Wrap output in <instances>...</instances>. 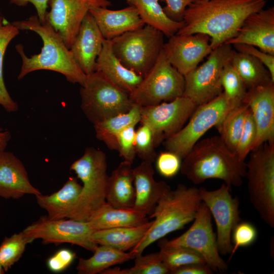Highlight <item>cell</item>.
<instances>
[{"label":"cell","mask_w":274,"mask_h":274,"mask_svg":"<svg viewBox=\"0 0 274 274\" xmlns=\"http://www.w3.org/2000/svg\"><path fill=\"white\" fill-rule=\"evenodd\" d=\"M267 0H197L186 8L183 26L176 34L203 33L213 50L234 37L250 14L264 9Z\"/></svg>","instance_id":"obj_1"},{"label":"cell","mask_w":274,"mask_h":274,"mask_svg":"<svg viewBox=\"0 0 274 274\" xmlns=\"http://www.w3.org/2000/svg\"><path fill=\"white\" fill-rule=\"evenodd\" d=\"M12 23L19 30L36 32L43 42L41 52L30 57L26 56L22 44L15 46L22 60L18 80L34 71L48 70L63 75L70 83L83 85L86 75L76 63L59 33L47 21L41 22L37 15H33L27 19Z\"/></svg>","instance_id":"obj_2"},{"label":"cell","mask_w":274,"mask_h":274,"mask_svg":"<svg viewBox=\"0 0 274 274\" xmlns=\"http://www.w3.org/2000/svg\"><path fill=\"white\" fill-rule=\"evenodd\" d=\"M182 160V174L196 185L217 179L230 187H239L246 176V162L238 159L219 135L199 140Z\"/></svg>","instance_id":"obj_3"},{"label":"cell","mask_w":274,"mask_h":274,"mask_svg":"<svg viewBox=\"0 0 274 274\" xmlns=\"http://www.w3.org/2000/svg\"><path fill=\"white\" fill-rule=\"evenodd\" d=\"M201 203L199 189L179 184L158 202L149 218H154L149 230L130 252L134 256L143 254L150 245L167 234L182 229L193 221Z\"/></svg>","instance_id":"obj_4"},{"label":"cell","mask_w":274,"mask_h":274,"mask_svg":"<svg viewBox=\"0 0 274 274\" xmlns=\"http://www.w3.org/2000/svg\"><path fill=\"white\" fill-rule=\"evenodd\" d=\"M82 182L81 192L68 219L87 222L106 202L108 180L107 156L102 151L86 148L70 166Z\"/></svg>","instance_id":"obj_5"},{"label":"cell","mask_w":274,"mask_h":274,"mask_svg":"<svg viewBox=\"0 0 274 274\" xmlns=\"http://www.w3.org/2000/svg\"><path fill=\"white\" fill-rule=\"evenodd\" d=\"M245 177L250 200L261 219L274 227V142L250 153Z\"/></svg>","instance_id":"obj_6"},{"label":"cell","mask_w":274,"mask_h":274,"mask_svg":"<svg viewBox=\"0 0 274 274\" xmlns=\"http://www.w3.org/2000/svg\"><path fill=\"white\" fill-rule=\"evenodd\" d=\"M164 34L145 24L111 40L113 51L127 68L144 78L163 49Z\"/></svg>","instance_id":"obj_7"},{"label":"cell","mask_w":274,"mask_h":274,"mask_svg":"<svg viewBox=\"0 0 274 274\" xmlns=\"http://www.w3.org/2000/svg\"><path fill=\"white\" fill-rule=\"evenodd\" d=\"M81 108L93 124L129 111L134 105L129 94L95 71L81 86Z\"/></svg>","instance_id":"obj_8"},{"label":"cell","mask_w":274,"mask_h":274,"mask_svg":"<svg viewBox=\"0 0 274 274\" xmlns=\"http://www.w3.org/2000/svg\"><path fill=\"white\" fill-rule=\"evenodd\" d=\"M184 89V76L170 64L163 49L153 67L129 97L141 107L154 106L183 96Z\"/></svg>","instance_id":"obj_9"},{"label":"cell","mask_w":274,"mask_h":274,"mask_svg":"<svg viewBox=\"0 0 274 274\" xmlns=\"http://www.w3.org/2000/svg\"><path fill=\"white\" fill-rule=\"evenodd\" d=\"M236 106L227 99L223 92L212 100L198 106L188 123L163 142L166 150L176 153L183 159L201 136L216 126Z\"/></svg>","instance_id":"obj_10"},{"label":"cell","mask_w":274,"mask_h":274,"mask_svg":"<svg viewBox=\"0 0 274 274\" xmlns=\"http://www.w3.org/2000/svg\"><path fill=\"white\" fill-rule=\"evenodd\" d=\"M234 52L232 45L226 44L212 50L204 63L184 76L183 96L198 106L221 94V73L225 65L230 63Z\"/></svg>","instance_id":"obj_11"},{"label":"cell","mask_w":274,"mask_h":274,"mask_svg":"<svg viewBox=\"0 0 274 274\" xmlns=\"http://www.w3.org/2000/svg\"><path fill=\"white\" fill-rule=\"evenodd\" d=\"M158 244L165 246L188 248L199 254L213 271L223 272L228 269L226 262L220 256L216 234L212 224V215L201 201L190 228L177 237L170 240L160 239Z\"/></svg>","instance_id":"obj_12"},{"label":"cell","mask_w":274,"mask_h":274,"mask_svg":"<svg viewBox=\"0 0 274 274\" xmlns=\"http://www.w3.org/2000/svg\"><path fill=\"white\" fill-rule=\"evenodd\" d=\"M197 107L184 96L154 106L141 107L140 122L151 128L157 147L178 132Z\"/></svg>","instance_id":"obj_13"},{"label":"cell","mask_w":274,"mask_h":274,"mask_svg":"<svg viewBox=\"0 0 274 274\" xmlns=\"http://www.w3.org/2000/svg\"><path fill=\"white\" fill-rule=\"evenodd\" d=\"M231 187L223 183L218 189H199L201 200L210 210L217 228V242L220 254H230L232 249L231 235L241 220L239 201L230 194Z\"/></svg>","instance_id":"obj_14"},{"label":"cell","mask_w":274,"mask_h":274,"mask_svg":"<svg viewBox=\"0 0 274 274\" xmlns=\"http://www.w3.org/2000/svg\"><path fill=\"white\" fill-rule=\"evenodd\" d=\"M23 231L34 240L41 239L44 244L68 243L92 252L98 246L92 239L94 230L86 221L68 218L52 220L44 216Z\"/></svg>","instance_id":"obj_15"},{"label":"cell","mask_w":274,"mask_h":274,"mask_svg":"<svg viewBox=\"0 0 274 274\" xmlns=\"http://www.w3.org/2000/svg\"><path fill=\"white\" fill-rule=\"evenodd\" d=\"M111 5L109 0H49L50 9L45 21L59 33L70 49L89 10Z\"/></svg>","instance_id":"obj_16"},{"label":"cell","mask_w":274,"mask_h":274,"mask_svg":"<svg viewBox=\"0 0 274 274\" xmlns=\"http://www.w3.org/2000/svg\"><path fill=\"white\" fill-rule=\"evenodd\" d=\"M163 51L170 64L182 75L195 69L212 51L210 37L203 33L175 34L164 43Z\"/></svg>","instance_id":"obj_17"},{"label":"cell","mask_w":274,"mask_h":274,"mask_svg":"<svg viewBox=\"0 0 274 274\" xmlns=\"http://www.w3.org/2000/svg\"><path fill=\"white\" fill-rule=\"evenodd\" d=\"M243 102L249 107L256 124L253 150L265 143L274 142V83L248 89Z\"/></svg>","instance_id":"obj_18"},{"label":"cell","mask_w":274,"mask_h":274,"mask_svg":"<svg viewBox=\"0 0 274 274\" xmlns=\"http://www.w3.org/2000/svg\"><path fill=\"white\" fill-rule=\"evenodd\" d=\"M224 44L250 45L274 55V7L250 14L237 35Z\"/></svg>","instance_id":"obj_19"},{"label":"cell","mask_w":274,"mask_h":274,"mask_svg":"<svg viewBox=\"0 0 274 274\" xmlns=\"http://www.w3.org/2000/svg\"><path fill=\"white\" fill-rule=\"evenodd\" d=\"M104 40L93 17L88 12L70 48L76 63L86 75L95 72L96 61L102 49Z\"/></svg>","instance_id":"obj_20"},{"label":"cell","mask_w":274,"mask_h":274,"mask_svg":"<svg viewBox=\"0 0 274 274\" xmlns=\"http://www.w3.org/2000/svg\"><path fill=\"white\" fill-rule=\"evenodd\" d=\"M42 193L30 183L27 170L13 153L0 152V197L18 199L26 194Z\"/></svg>","instance_id":"obj_21"},{"label":"cell","mask_w":274,"mask_h":274,"mask_svg":"<svg viewBox=\"0 0 274 274\" xmlns=\"http://www.w3.org/2000/svg\"><path fill=\"white\" fill-rule=\"evenodd\" d=\"M152 163L142 162L133 168L135 199L133 208L150 216L161 198L171 188L164 181H156Z\"/></svg>","instance_id":"obj_22"},{"label":"cell","mask_w":274,"mask_h":274,"mask_svg":"<svg viewBox=\"0 0 274 274\" xmlns=\"http://www.w3.org/2000/svg\"><path fill=\"white\" fill-rule=\"evenodd\" d=\"M105 40H112L122 34L143 27L145 24L133 6L117 10L94 7L89 12Z\"/></svg>","instance_id":"obj_23"},{"label":"cell","mask_w":274,"mask_h":274,"mask_svg":"<svg viewBox=\"0 0 274 274\" xmlns=\"http://www.w3.org/2000/svg\"><path fill=\"white\" fill-rule=\"evenodd\" d=\"M95 71L100 73L129 94L135 90L143 78L120 62L113 51L111 41L105 39L102 49L96 61Z\"/></svg>","instance_id":"obj_24"},{"label":"cell","mask_w":274,"mask_h":274,"mask_svg":"<svg viewBox=\"0 0 274 274\" xmlns=\"http://www.w3.org/2000/svg\"><path fill=\"white\" fill-rule=\"evenodd\" d=\"M135 199L132 163L123 161L109 176L106 202L119 208H131Z\"/></svg>","instance_id":"obj_25"},{"label":"cell","mask_w":274,"mask_h":274,"mask_svg":"<svg viewBox=\"0 0 274 274\" xmlns=\"http://www.w3.org/2000/svg\"><path fill=\"white\" fill-rule=\"evenodd\" d=\"M82 185L77 178L70 177L62 187L50 195H36L38 204L47 212V217L56 220L67 219L81 192Z\"/></svg>","instance_id":"obj_26"},{"label":"cell","mask_w":274,"mask_h":274,"mask_svg":"<svg viewBox=\"0 0 274 274\" xmlns=\"http://www.w3.org/2000/svg\"><path fill=\"white\" fill-rule=\"evenodd\" d=\"M147 215L131 208H119L107 202L94 212L88 222L94 230L122 227H135L148 221Z\"/></svg>","instance_id":"obj_27"},{"label":"cell","mask_w":274,"mask_h":274,"mask_svg":"<svg viewBox=\"0 0 274 274\" xmlns=\"http://www.w3.org/2000/svg\"><path fill=\"white\" fill-rule=\"evenodd\" d=\"M153 220L135 227H122L94 231L92 241L98 245H105L126 252L133 249L142 239Z\"/></svg>","instance_id":"obj_28"},{"label":"cell","mask_w":274,"mask_h":274,"mask_svg":"<svg viewBox=\"0 0 274 274\" xmlns=\"http://www.w3.org/2000/svg\"><path fill=\"white\" fill-rule=\"evenodd\" d=\"M141 106L134 104L128 112L93 124L96 138L111 150L117 149V136L125 128L140 122Z\"/></svg>","instance_id":"obj_29"},{"label":"cell","mask_w":274,"mask_h":274,"mask_svg":"<svg viewBox=\"0 0 274 274\" xmlns=\"http://www.w3.org/2000/svg\"><path fill=\"white\" fill-rule=\"evenodd\" d=\"M159 1L125 0L129 6L135 8L145 24L158 29L164 35L170 37L183 26L184 22L175 21L169 18L164 12Z\"/></svg>","instance_id":"obj_30"},{"label":"cell","mask_w":274,"mask_h":274,"mask_svg":"<svg viewBox=\"0 0 274 274\" xmlns=\"http://www.w3.org/2000/svg\"><path fill=\"white\" fill-rule=\"evenodd\" d=\"M230 63L238 73L248 90L274 83L265 66L250 54L234 50Z\"/></svg>","instance_id":"obj_31"},{"label":"cell","mask_w":274,"mask_h":274,"mask_svg":"<svg viewBox=\"0 0 274 274\" xmlns=\"http://www.w3.org/2000/svg\"><path fill=\"white\" fill-rule=\"evenodd\" d=\"M93 253V255L89 258L79 259L76 267L78 273H101L113 265L122 264L134 258L130 252H122L101 245H98Z\"/></svg>","instance_id":"obj_32"},{"label":"cell","mask_w":274,"mask_h":274,"mask_svg":"<svg viewBox=\"0 0 274 274\" xmlns=\"http://www.w3.org/2000/svg\"><path fill=\"white\" fill-rule=\"evenodd\" d=\"M248 109V105L242 102L231 109L216 126L220 137L234 152L243 129Z\"/></svg>","instance_id":"obj_33"},{"label":"cell","mask_w":274,"mask_h":274,"mask_svg":"<svg viewBox=\"0 0 274 274\" xmlns=\"http://www.w3.org/2000/svg\"><path fill=\"white\" fill-rule=\"evenodd\" d=\"M20 30L12 23L0 16V105L9 113L16 112L18 105L11 97L4 80L3 63L6 49Z\"/></svg>","instance_id":"obj_34"},{"label":"cell","mask_w":274,"mask_h":274,"mask_svg":"<svg viewBox=\"0 0 274 274\" xmlns=\"http://www.w3.org/2000/svg\"><path fill=\"white\" fill-rule=\"evenodd\" d=\"M134 265L129 268H109L101 274H167L169 270L162 261L159 252L135 256Z\"/></svg>","instance_id":"obj_35"},{"label":"cell","mask_w":274,"mask_h":274,"mask_svg":"<svg viewBox=\"0 0 274 274\" xmlns=\"http://www.w3.org/2000/svg\"><path fill=\"white\" fill-rule=\"evenodd\" d=\"M33 241V238L23 231L5 237L0 244V265L5 272L19 261L27 245Z\"/></svg>","instance_id":"obj_36"},{"label":"cell","mask_w":274,"mask_h":274,"mask_svg":"<svg viewBox=\"0 0 274 274\" xmlns=\"http://www.w3.org/2000/svg\"><path fill=\"white\" fill-rule=\"evenodd\" d=\"M160 256L169 273L181 267L192 264H206L198 253L188 248L179 246H165L158 244Z\"/></svg>","instance_id":"obj_37"},{"label":"cell","mask_w":274,"mask_h":274,"mask_svg":"<svg viewBox=\"0 0 274 274\" xmlns=\"http://www.w3.org/2000/svg\"><path fill=\"white\" fill-rule=\"evenodd\" d=\"M221 84L223 92L231 103L237 106L243 102L248 89L230 63L225 65L222 71Z\"/></svg>","instance_id":"obj_38"},{"label":"cell","mask_w":274,"mask_h":274,"mask_svg":"<svg viewBox=\"0 0 274 274\" xmlns=\"http://www.w3.org/2000/svg\"><path fill=\"white\" fill-rule=\"evenodd\" d=\"M156 146L151 128L146 124H141L135 131V153L142 161L153 162L156 157Z\"/></svg>","instance_id":"obj_39"},{"label":"cell","mask_w":274,"mask_h":274,"mask_svg":"<svg viewBox=\"0 0 274 274\" xmlns=\"http://www.w3.org/2000/svg\"><path fill=\"white\" fill-rule=\"evenodd\" d=\"M256 136V124L249 108L243 129L235 151L240 161L245 162L246 158L254 148Z\"/></svg>","instance_id":"obj_40"},{"label":"cell","mask_w":274,"mask_h":274,"mask_svg":"<svg viewBox=\"0 0 274 274\" xmlns=\"http://www.w3.org/2000/svg\"><path fill=\"white\" fill-rule=\"evenodd\" d=\"M257 236L256 228L252 224L246 222H239L232 232V249L229 260H230L239 247L251 245L255 241Z\"/></svg>","instance_id":"obj_41"},{"label":"cell","mask_w":274,"mask_h":274,"mask_svg":"<svg viewBox=\"0 0 274 274\" xmlns=\"http://www.w3.org/2000/svg\"><path fill=\"white\" fill-rule=\"evenodd\" d=\"M136 125H130L123 129L117 136V149L124 160L132 164L135 156V137Z\"/></svg>","instance_id":"obj_42"},{"label":"cell","mask_w":274,"mask_h":274,"mask_svg":"<svg viewBox=\"0 0 274 274\" xmlns=\"http://www.w3.org/2000/svg\"><path fill=\"white\" fill-rule=\"evenodd\" d=\"M156 167L159 173L165 178H172L180 170L182 159L169 151L160 152L156 158Z\"/></svg>","instance_id":"obj_43"},{"label":"cell","mask_w":274,"mask_h":274,"mask_svg":"<svg viewBox=\"0 0 274 274\" xmlns=\"http://www.w3.org/2000/svg\"><path fill=\"white\" fill-rule=\"evenodd\" d=\"M75 257L76 253L71 250L61 249L47 259V266L53 272H60L72 264Z\"/></svg>","instance_id":"obj_44"},{"label":"cell","mask_w":274,"mask_h":274,"mask_svg":"<svg viewBox=\"0 0 274 274\" xmlns=\"http://www.w3.org/2000/svg\"><path fill=\"white\" fill-rule=\"evenodd\" d=\"M238 52L250 54L259 60L269 71L272 80L274 81V55L257 49L256 47L244 44L233 45Z\"/></svg>","instance_id":"obj_45"},{"label":"cell","mask_w":274,"mask_h":274,"mask_svg":"<svg viewBox=\"0 0 274 274\" xmlns=\"http://www.w3.org/2000/svg\"><path fill=\"white\" fill-rule=\"evenodd\" d=\"M163 10L166 16L175 21H183L185 11L190 4L197 0H164Z\"/></svg>","instance_id":"obj_46"},{"label":"cell","mask_w":274,"mask_h":274,"mask_svg":"<svg viewBox=\"0 0 274 274\" xmlns=\"http://www.w3.org/2000/svg\"><path fill=\"white\" fill-rule=\"evenodd\" d=\"M49 0H9L10 3L19 7H24L29 3L35 8L37 16L41 22L45 21Z\"/></svg>","instance_id":"obj_47"},{"label":"cell","mask_w":274,"mask_h":274,"mask_svg":"<svg viewBox=\"0 0 274 274\" xmlns=\"http://www.w3.org/2000/svg\"><path fill=\"white\" fill-rule=\"evenodd\" d=\"M214 271L206 264H192L181 267L170 274H212Z\"/></svg>","instance_id":"obj_48"},{"label":"cell","mask_w":274,"mask_h":274,"mask_svg":"<svg viewBox=\"0 0 274 274\" xmlns=\"http://www.w3.org/2000/svg\"><path fill=\"white\" fill-rule=\"evenodd\" d=\"M11 138L10 131L0 128V152L5 150Z\"/></svg>","instance_id":"obj_49"},{"label":"cell","mask_w":274,"mask_h":274,"mask_svg":"<svg viewBox=\"0 0 274 274\" xmlns=\"http://www.w3.org/2000/svg\"><path fill=\"white\" fill-rule=\"evenodd\" d=\"M6 272L4 268L0 265V274H4Z\"/></svg>","instance_id":"obj_50"},{"label":"cell","mask_w":274,"mask_h":274,"mask_svg":"<svg viewBox=\"0 0 274 274\" xmlns=\"http://www.w3.org/2000/svg\"><path fill=\"white\" fill-rule=\"evenodd\" d=\"M202 1H208V0H202Z\"/></svg>","instance_id":"obj_51"}]
</instances>
